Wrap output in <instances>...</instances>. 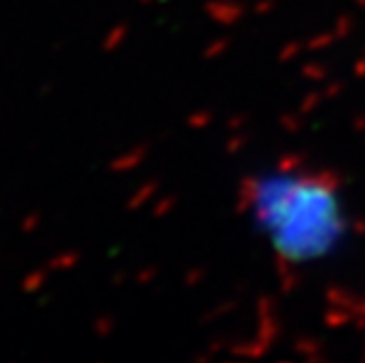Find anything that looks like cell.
<instances>
[{"label": "cell", "instance_id": "obj_1", "mask_svg": "<svg viewBox=\"0 0 365 363\" xmlns=\"http://www.w3.org/2000/svg\"><path fill=\"white\" fill-rule=\"evenodd\" d=\"M253 203L273 246L290 260L316 258L342 234L337 196L328 177L295 175L260 182Z\"/></svg>", "mask_w": 365, "mask_h": 363}]
</instances>
